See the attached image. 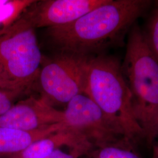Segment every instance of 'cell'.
<instances>
[{
    "label": "cell",
    "mask_w": 158,
    "mask_h": 158,
    "mask_svg": "<svg viewBox=\"0 0 158 158\" xmlns=\"http://www.w3.org/2000/svg\"><path fill=\"white\" fill-rule=\"evenodd\" d=\"M150 4L145 0H107L73 23L48 29V35L62 52L91 56L121 42Z\"/></svg>",
    "instance_id": "1"
},
{
    "label": "cell",
    "mask_w": 158,
    "mask_h": 158,
    "mask_svg": "<svg viewBox=\"0 0 158 158\" xmlns=\"http://www.w3.org/2000/svg\"><path fill=\"white\" fill-rule=\"evenodd\" d=\"M121 70L134 116L143 131L144 141L152 148L158 134V62L137 24L128 34Z\"/></svg>",
    "instance_id": "2"
},
{
    "label": "cell",
    "mask_w": 158,
    "mask_h": 158,
    "mask_svg": "<svg viewBox=\"0 0 158 158\" xmlns=\"http://www.w3.org/2000/svg\"><path fill=\"white\" fill-rule=\"evenodd\" d=\"M102 110L117 132L135 148L144 141L134 116L130 96L121 70L114 57L100 55L89 60L85 93Z\"/></svg>",
    "instance_id": "3"
},
{
    "label": "cell",
    "mask_w": 158,
    "mask_h": 158,
    "mask_svg": "<svg viewBox=\"0 0 158 158\" xmlns=\"http://www.w3.org/2000/svg\"><path fill=\"white\" fill-rule=\"evenodd\" d=\"M35 29L20 17L0 32V75L25 89L36 81L44 62Z\"/></svg>",
    "instance_id": "4"
},
{
    "label": "cell",
    "mask_w": 158,
    "mask_h": 158,
    "mask_svg": "<svg viewBox=\"0 0 158 158\" xmlns=\"http://www.w3.org/2000/svg\"><path fill=\"white\" fill-rule=\"evenodd\" d=\"M90 56L61 52L45 62L44 60L35 81L41 97L53 106L67 104L74 97L84 94Z\"/></svg>",
    "instance_id": "5"
},
{
    "label": "cell",
    "mask_w": 158,
    "mask_h": 158,
    "mask_svg": "<svg viewBox=\"0 0 158 158\" xmlns=\"http://www.w3.org/2000/svg\"><path fill=\"white\" fill-rule=\"evenodd\" d=\"M63 111L64 124L84 136L94 148L113 145L134 147L120 135L102 110L85 94L74 97Z\"/></svg>",
    "instance_id": "6"
},
{
    "label": "cell",
    "mask_w": 158,
    "mask_h": 158,
    "mask_svg": "<svg viewBox=\"0 0 158 158\" xmlns=\"http://www.w3.org/2000/svg\"><path fill=\"white\" fill-rule=\"evenodd\" d=\"M107 0H43L33 1L21 18L34 28L48 29L73 23Z\"/></svg>",
    "instance_id": "7"
},
{
    "label": "cell",
    "mask_w": 158,
    "mask_h": 158,
    "mask_svg": "<svg viewBox=\"0 0 158 158\" xmlns=\"http://www.w3.org/2000/svg\"><path fill=\"white\" fill-rule=\"evenodd\" d=\"M63 111L44 98L31 96L15 102L0 116V127L35 131L63 123Z\"/></svg>",
    "instance_id": "8"
},
{
    "label": "cell",
    "mask_w": 158,
    "mask_h": 158,
    "mask_svg": "<svg viewBox=\"0 0 158 158\" xmlns=\"http://www.w3.org/2000/svg\"><path fill=\"white\" fill-rule=\"evenodd\" d=\"M65 127V125L61 123L35 131L0 127V158L21 152L34 142Z\"/></svg>",
    "instance_id": "9"
},
{
    "label": "cell",
    "mask_w": 158,
    "mask_h": 158,
    "mask_svg": "<svg viewBox=\"0 0 158 158\" xmlns=\"http://www.w3.org/2000/svg\"><path fill=\"white\" fill-rule=\"evenodd\" d=\"M84 138L75 130L65 127L34 142L22 152L5 158H45L57 148Z\"/></svg>",
    "instance_id": "10"
},
{
    "label": "cell",
    "mask_w": 158,
    "mask_h": 158,
    "mask_svg": "<svg viewBox=\"0 0 158 158\" xmlns=\"http://www.w3.org/2000/svg\"><path fill=\"white\" fill-rule=\"evenodd\" d=\"M129 145H113L93 148L83 158H143Z\"/></svg>",
    "instance_id": "11"
},
{
    "label": "cell",
    "mask_w": 158,
    "mask_h": 158,
    "mask_svg": "<svg viewBox=\"0 0 158 158\" xmlns=\"http://www.w3.org/2000/svg\"><path fill=\"white\" fill-rule=\"evenodd\" d=\"M94 148L85 138H81L57 148L44 158H83Z\"/></svg>",
    "instance_id": "12"
},
{
    "label": "cell",
    "mask_w": 158,
    "mask_h": 158,
    "mask_svg": "<svg viewBox=\"0 0 158 158\" xmlns=\"http://www.w3.org/2000/svg\"><path fill=\"white\" fill-rule=\"evenodd\" d=\"M142 31L148 48L158 62V2L146 28Z\"/></svg>",
    "instance_id": "13"
},
{
    "label": "cell",
    "mask_w": 158,
    "mask_h": 158,
    "mask_svg": "<svg viewBox=\"0 0 158 158\" xmlns=\"http://www.w3.org/2000/svg\"><path fill=\"white\" fill-rule=\"evenodd\" d=\"M27 89H0V116L17 102Z\"/></svg>",
    "instance_id": "14"
},
{
    "label": "cell",
    "mask_w": 158,
    "mask_h": 158,
    "mask_svg": "<svg viewBox=\"0 0 158 158\" xmlns=\"http://www.w3.org/2000/svg\"><path fill=\"white\" fill-rule=\"evenodd\" d=\"M27 89L21 87L17 85H15L14 83H12L11 82H9L3 79L1 76L0 75V89Z\"/></svg>",
    "instance_id": "15"
},
{
    "label": "cell",
    "mask_w": 158,
    "mask_h": 158,
    "mask_svg": "<svg viewBox=\"0 0 158 158\" xmlns=\"http://www.w3.org/2000/svg\"><path fill=\"white\" fill-rule=\"evenodd\" d=\"M157 138H158V141L156 142V143L154 144V145L152 147V155L151 158H158V134Z\"/></svg>",
    "instance_id": "16"
},
{
    "label": "cell",
    "mask_w": 158,
    "mask_h": 158,
    "mask_svg": "<svg viewBox=\"0 0 158 158\" xmlns=\"http://www.w3.org/2000/svg\"><path fill=\"white\" fill-rule=\"evenodd\" d=\"M6 2V1H0V6H3Z\"/></svg>",
    "instance_id": "17"
}]
</instances>
